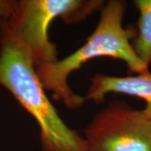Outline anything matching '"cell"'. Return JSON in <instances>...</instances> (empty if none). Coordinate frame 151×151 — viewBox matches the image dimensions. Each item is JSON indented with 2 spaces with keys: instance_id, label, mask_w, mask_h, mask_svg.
Instances as JSON below:
<instances>
[{
  "instance_id": "cell-5",
  "label": "cell",
  "mask_w": 151,
  "mask_h": 151,
  "mask_svg": "<svg viewBox=\"0 0 151 151\" xmlns=\"http://www.w3.org/2000/svg\"><path fill=\"white\" fill-rule=\"evenodd\" d=\"M109 93H121L145 100L146 106L143 110L151 119V73L149 70L129 76L96 74L90 79V86L84 98L100 104Z\"/></svg>"
},
{
  "instance_id": "cell-4",
  "label": "cell",
  "mask_w": 151,
  "mask_h": 151,
  "mask_svg": "<svg viewBox=\"0 0 151 151\" xmlns=\"http://www.w3.org/2000/svg\"><path fill=\"white\" fill-rule=\"evenodd\" d=\"M84 134L87 151H151V119L121 100L109 102Z\"/></svg>"
},
{
  "instance_id": "cell-7",
  "label": "cell",
  "mask_w": 151,
  "mask_h": 151,
  "mask_svg": "<svg viewBox=\"0 0 151 151\" xmlns=\"http://www.w3.org/2000/svg\"><path fill=\"white\" fill-rule=\"evenodd\" d=\"M15 4L16 0H0V27L10 17Z\"/></svg>"
},
{
  "instance_id": "cell-6",
  "label": "cell",
  "mask_w": 151,
  "mask_h": 151,
  "mask_svg": "<svg viewBox=\"0 0 151 151\" xmlns=\"http://www.w3.org/2000/svg\"><path fill=\"white\" fill-rule=\"evenodd\" d=\"M134 4L139 16L131 45L137 56L149 67L151 64V0H135Z\"/></svg>"
},
{
  "instance_id": "cell-3",
  "label": "cell",
  "mask_w": 151,
  "mask_h": 151,
  "mask_svg": "<svg viewBox=\"0 0 151 151\" xmlns=\"http://www.w3.org/2000/svg\"><path fill=\"white\" fill-rule=\"evenodd\" d=\"M103 0H18L10 17L0 27V38L26 49L37 68L58 58L56 45L50 41L51 22L61 19L65 24H77L97 11Z\"/></svg>"
},
{
  "instance_id": "cell-1",
  "label": "cell",
  "mask_w": 151,
  "mask_h": 151,
  "mask_svg": "<svg viewBox=\"0 0 151 151\" xmlns=\"http://www.w3.org/2000/svg\"><path fill=\"white\" fill-rule=\"evenodd\" d=\"M128 4L124 0H109L100 11V19L93 32L80 48L65 58L35 68L45 91L52 92L55 101L70 109H77L86 102L83 96L73 92L68 77L87 61L99 57L123 60L129 72L144 73L149 70L135 54L131 45L132 31L124 29L123 19Z\"/></svg>"
},
{
  "instance_id": "cell-2",
  "label": "cell",
  "mask_w": 151,
  "mask_h": 151,
  "mask_svg": "<svg viewBox=\"0 0 151 151\" xmlns=\"http://www.w3.org/2000/svg\"><path fill=\"white\" fill-rule=\"evenodd\" d=\"M0 85L36 121L41 151H87L84 138L65 124L50 101L26 49L1 38Z\"/></svg>"
}]
</instances>
